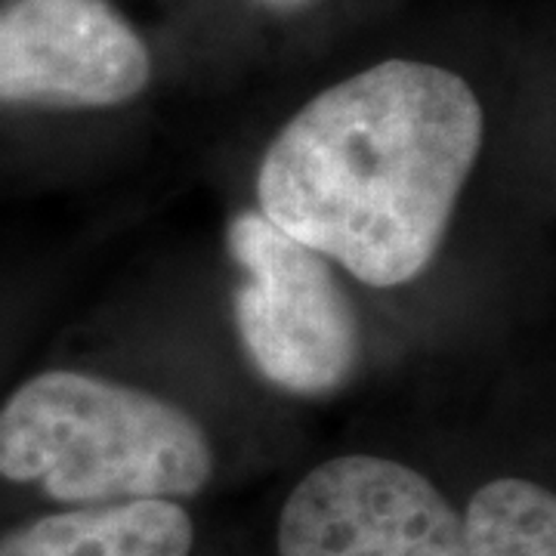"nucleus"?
<instances>
[{"instance_id": "5", "label": "nucleus", "mask_w": 556, "mask_h": 556, "mask_svg": "<svg viewBox=\"0 0 556 556\" xmlns=\"http://www.w3.org/2000/svg\"><path fill=\"white\" fill-rule=\"evenodd\" d=\"M152 84V53L105 0L0 3V115L112 112Z\"/></svg>"}, {"instance_id": "9", "label": "nucleus", "mask_w": 556, "mask_h": 556, "mask_svg": "<svg viewBox=\"0 0 556 556\" xmlns=\"http://www.w3.org/2000/svg\"><path fill=\"white\" fill-rule=\"evenodd\" d=\"M260 3H266L269 10H298V7L309 3V0H260Z\"/></svg>"}, {"instance_id": "1", "label": "nucleus", "mask_w": 556, "mask_h": 556, "mask_svg": "<svg viewBox=\"0 0 556 556\" xmlns=\"http://www.w3.org/2000/svg\"><path fill=\"white\" fill-rule=\"evenodd\" d=\"M495 121L452 65L390 56L331 80L263 142L251 204L378 313L445 276L495 179Z\"/></svg>"}, {"instance_id": "3", "label": "nucleus", "mask_w": 556, "mask_h": 556, "mask_svg": "<svg viewBox=\"0 0 556 556\" xmlns=\"http://www.w3.org/2000/svg\"><path fill=\"white\" fill-rule=\"evenodd\" d=\"M229 338L248 378L278 402H328L371 371L375 309L338 266L236 207L223 229Z\"/></svg>"}, {"instance_id": "4", "label": "nucleus", "mask_w": 556, "mask_h": 556, "mask_svg": "<svg viewBox=\"0 0 556 556\" xmlns=\"http://www.w3.org/2000/svg\"><path fill=\"white\" fill-rule=\"evenodd\" d=\"M276 556H464L457 501L430 470L380 448L306 467L281 501Z\"/></svg>"}, {"instance_id": "6", "label": "nucleus", "mask_w": 556, "mask_h": 556, "mask_svg": "<svg viewBox=\"0 0 556 556\" xmlns=\"http://www.w3.org/2000/svg\"><path fill=\"white\" fill-rule=\"evenodd\" d=\"M199 522L179 501L0 514V556H195Z\"/></svg>"}, {"instance_id": "8", "label": "nucleus", "mask_w": 556, "mask_h": 556, "mask_svg": "<svg viewBox=\"0 0 556 556\" xmlns=\"http://www.w3.org/2000/svg\"><path fill=\"white\" fill-rule=\"evenodd\" d=\"M50 303L47 281L28 269H0V390L25 365Z\"/></svg>"}, {"instance_id": "2", "label": "nucleus", "mask_w": 556, "mask_h": 556, "mask_svg": "<svg viewBox=\"0 0 556 556\" xmlns=\"http://www.w3.org/2000/svg\"><path fill=\"white\" fill-rule=\"evenodd\" d=\"M281 402L248 375L149 343L60 346L0 390V514L201 497L248 420Z\"/></svg>"}, {"instance_id": "7", "label": "nucleus", "mask_w": 556, "mask_h": 556, "mask_svg": "<svg viewBox=\"0 0 556 556\" xmlns=\"http://www.w3.org/2000/svg\"><path fill=\"white\" fill-rule=\"evenodd\" d=\"M464 556H556V495L544 479L497 470L467 492Z\"/></svg>"}]
</instances>
